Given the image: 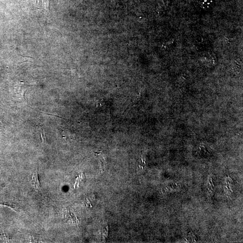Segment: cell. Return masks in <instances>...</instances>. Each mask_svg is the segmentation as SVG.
<instances>
[{"instance_id":"1","label":"cell","mask_w":243,"mask_h":243,"mask_svg":"<svg viewBox=\"0 0 243 243\" xmlns=\"http://www.w3.org/2000/svg\"><path fill=\"white\" fill-rule=\"evenodd\" d=\"M32 183L34 188L37 190L40 188V184L39 181L38 176L37 172H34L33 173L32 177Z\"/></svg>"},{"instance_id":"2","label":"cell","mask_w":243,"mask_h":243,"mask_svg":"<svg viewBox=\"0 0 243 243\" xmlns=\"http://www.w3.org/2000/svg\"><path fill=\"white\" fill-rule=\"evenodd\" d=\"M213 0H202L200 2L201 7L205 10L209 9L213 6Z\"/></svg>"},{"instance_id":"3","label":"cell","mask_w":243,"mask_h":243,"mask_svg":"<svg viewBox=\"0 0 243 243\" xmlns=\"http://www.w3.org/2000/svg\"><path fill=\"white\" fill-rule=\"evenodd\" d=\"M65 214L64 215H65V217L68 220L70 221L73 223H75L77 222V219L76 217L75 216V215L71 213L69 211L66 210V212H65Z\"/></svg>"}]
</instances>
